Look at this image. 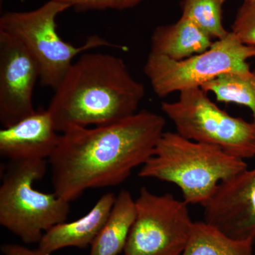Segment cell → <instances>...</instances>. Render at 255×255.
<instances>
[{"label": "cell", "mask_w": 255, "mask_h": 255, "mask_svg": "<svg viewBox=\"0 0 255 255\" xmlns=\"http://www.w3.org/2000/svg\"><path fill=\"white\" fill-rule=\"evenodd\" d=\"M41 69L17 38L0 30V122L14 125L36 112L33 91Z\"/></svg>", "instance_id": "cell-9"}, {"label": "cell", "mask_w": 255, "mask_h": 255, "mask_svg": "<svg viewBox=\"0 0 255 255\" xmlns=\"http://www.w3.org/2000/svg\"><path fill=\"white\" fill-rule=\"evenodd\" d=\"M54 92L47 110L60 133L127 119L137 113L145 95L123 59L102 53L80 55Z\"/></svg>", "instance_id": "cell-2"}, {"label": "cell", "mask_w": 255, "mask_h": 255, "mask_svg": "<svg viewBox=\"0 0 255 255\" xmlns=\"http://www.w3.org/2000/svg\"><path fill=\"white\" fill-rule=\"evenodd\" d=\"M68 4L77 11L130 9L143 0H57Z\"/></svg>", "instance_id": "cell-19"}, {"label": "cell", "mask_w": 255, "mask_h": 255, "mask_svg": "<svg viewBox=\"0 0 255 255\" xmlns=\"http://www.w3.org/2000/svg\"><path fill=\"white\" fill-rule=\"evenodd\" d=\"M204 221L238 241H255V168L221 182L203 206Z\"/></svg>", "instance_id": "cell-10"}, {"label": "cell", "mask_w": 255, "mask_h": 255, "mask_svg": "<svg viewBox=\"0 0 255 255\" xmlns=\"http://www.w3.org/2000/svg\"><path fill=\"white\" fill-rule=\"evenodd\" d=\"M222 5L220 0H182V16L195 23L211 38L221 39L229 33L223 26Z\"/></svg>", "instance_id": "cell-17"}, {"label": "cell", "mask_w": 255, "mask_h": 255, "mask_svg": "<svg viewBox=\"0 0 255 255\" xmlns=\"http://www.w3.org/2000/svg\"><path fill=\"white\" fill-rule=\"evenodd\" d=\"M255 58V46L241 43L232 32L216 40L209 49L182 60L150 53L144 73L157 97L201 87L225 74L251 70L248 60Z\"/></svg>", "instance_id": "cell-7"}, {"label": "cell", "mask_w": 255, "mask_h": 255, "mask_svg": "<svg viewBox=\"0 0 255 255\" xmlns=\"http://www.w3.org/2000/svg\"><path fill=\"white\" fill-rule=\"evenodd\" d=\"M216 96L218 102L246 106L251 110L255 124V70L225 74L201 87Z\"/></svg>", "instance_id": "cell-16"}, {"label": "cell", "mask_w": 255, "mask_h": 255, "mask_svg": "<svg viewBox=\"0 0 255 255\" xmlns=\"http://www.w3.org/2000/svg\"><path fill=\"white\" fill-rule=\"evenodd\" d=\"M136 217L135 200L127 190L116 197L105 226L91 246L90 255H119L124 251Z\"/></svg>", "instance_id": "cell-14"}, {"label": "cell", "mask_w": 255, "mask_h": 255, "mask_svg": "<svg viewBox=\"0 0 255 255\" xmlns=\"http://www.w3.org/2000/svg\"><path fill=\"white\" fill-rule=\"evenodd\" d=\"M117 196L104 194L85 216L72 222L55 225L43 234L38 248L51 255L65 248H85L92 246L108 219Z\"/></svg>", "instance_id": "cell-12"}, {"label": "cell", "mask_w": 255, "mask_h": 255, "mask_svg": "<svg viewBox=\"0 0 255 255\" xmlns=\"http://www.w3.org/2000/svg\"><path fill=\"white\" fill-rule=\"evenodd\" d=\"M212 39L197 25L182 16L175 23L155 28L151 36L150 53L182 60L209 49L214 43Z\"/></svg>", "instance_id": "cell-13"}, {"label": "cell", "mask_w": 255, "mask_h": 255, "mask_svg": "<svg viewBox=\"0 0 255 255\" xmlns=\"http://www.w3.org/2000/svg\"><path fill=\"white\" fill-rule=\"evenodd\" d=\"M1 251L3 255H50L39 248L32 250L17 244L3 245Z\"/></svg>", "instance_id": "cell-20"}, {"label": "cell", "mask_w": 255, "mask_h": 255, "mask_svg": "<svg viewBox=\"0 0 255 255\" xmlns=\"http://www.w3.org/2000/svg\"><path fill=\"white\" fill-rule=\"evenodd\" d=\"M164 127V117L144 110L116 123L60 133L48 159L55 194L71 202L88 189L122 184L153 155Z\"/></svg>", "instance_id": "cell-1"}, {"label": "cell", "mask_w": 255, "mask_h": 255, "mask_svg": "<svg viewBox=\"0 0 255 255\" xmlns=\"http://www.w3.org/2000/svg\"><path fill=\"white\" fill-rule=\"evenodd\" d=\"M135 207L136 217L124 255H182L194 224L187 203L169 193L157 195L143 187Z\"/></svg>", "instance_id": "cell-8"}, {"label": "cell", "mask_w": 255, "mask_h": 255, "mask_svg": "<svg viewBox=\"0 0 255 255\" xmlns=\"http://www.w3.org/2000/svg\"><path fill=\"white\" fill-rule=\"evenodd\" d=\"M4 0H0V6H2L3 3H4Z\"/></svg>", "instance_id": "cell-21"}, {"label": "cell", "mask_w": 255, "mask_h": 255, "mask_svg": "<svg viewBox=\"0 0 255 255\" xmlns=\"http://www.w3.org/2000/svg\"><path fill=\"white\" fill-rule=\"evenodd\" d=\"M246 169V161L215 146L164 132L138 175L176 184L187 204L204 206L221 182Z\"/></svg>", "instance_id": "cell-3"}, {"label": "cell", "mask_w": 255, "mask_h": 255, "mask_svg": "<svg viewBox=\"0 0 255 255\" xmlns=\"http://www.w3.org/2000/svg\"><path fill=\"white\" fill-rule=\"evenodd\" d=\"M68 4L49 0L27 11H7L0 17V30L17 38L29 50L41 69V84L55 90L79 55L100 48H122L97 35L89 37L80 46L64 41L57 31L58 15L70 9Z\"/></svg>", "instance_id": "cell-5"}, {"label": "cell", "mask_w": 255, "mask_h": 255, "mask_svg": "<svg viewBox=\"0 0 255 255\" xmlns=\"http://www.w3.org/2000/svg\"><path fill=\"white\" fill-rule=\"evenodd\" d=\"M161 110L182 137L243 160L255 157V124L221 110L201 87L183 90L175 102H162Z\"/></svg>", "instance_id": "cell-6"}, {"label": "cell", "mask_w": 255, "mask_h": 255, "mask_svg": "<svg viewBox=\"0 0 255 255\" xmlns=\"http://www.w3.org/2000/svg\"><path fill=\"white\" fill-rule=\"evenodd\" d=\"M220 1H221V3H222V4H224L225 2H226V1H227V0H220Z\"/></svg>", "instance_id": "cell-22"}, {"label": "cell", "mask_w": 255, "mask_h": 255, "mask_svg": "<svg viewBox=\"0 0 255 255\" xmlns=\"http://www.w3.org/2000/svg\"><path fill=\"white\" fill-rule=\"evenodd\" d=\"M254 243L233 239L205 221H198L182 255H253Z\"/></svg>", "instance_id": "cell-15"}, {"label": "cell", "mask_w": 255, "mask_h": 255, "mask_svg": "<svg viewBox=\"0 0 255 255\" xmlns=\"http://www.w3.org/2000/svg\"><path fill=\"white\" fill-rule=\"evenodd\" d=\"M231 32L241 43L255 46V0H243L236 12Z\"/></svg>", "instance_id": "cell-18"}, {"label": "cell", "mask_w": 255, "mask_h": 255, "mask_svg": "<svg viewBox=\"0 0 255 255\" xmlns=\"http://www.w3.org/2000/svg\"><path fill=\"white\" fill-rule=\"evenodd\" d=\"M46 169V159L10 162L0 187V224L28 244L39 243L70 212V202L35 189Z\"/></svg>", "instance_id": "cell-4"}, {"label": "cell", "mask_w": 255, "mask_h": 255, "mask_svg": "<svg viewBox=\"0 0 255 255\" xmlns=\"http://www.w3.org/2000/svg\"><path fill=\"white\" fill-rule=\"evenodd\" d=\"M60 135L48 110L34 114L0 130V154L10 162L49 159Z\"/></svg>", "instance_id": "cell-11"}]
</instances>
